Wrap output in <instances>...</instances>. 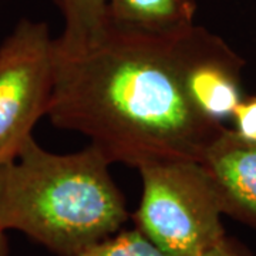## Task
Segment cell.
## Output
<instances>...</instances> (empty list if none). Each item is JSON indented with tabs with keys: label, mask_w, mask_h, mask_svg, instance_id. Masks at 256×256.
Returning a JSON list of instances; mask_svg holds the SVG:
<instances>
[{
	"label": "cell",
	"mask_w": 256,
	"mask_h": 256,
	"mask_svg": "<svg viewBox=\"0 0 256 256\" xmlns=\"http://www.w3.org/2000/svg\"><path fill=\"white\" fill-rule=\"evenodd\" d=\"M138 171L136 228L168 255L201 256L226 238L220 200L201 161H161Z\"/></svg>",
	"instance_id": "obj_3"
},
{
	"label": "cell",
	"mask_w": 256,
	"mask_h": 256,
	"mask_svg": "<svg viewBox=\"0 0 256 256\" xmlns=\"http://www.w3.org/2000/svg\"><path fill=\"white\" fill-rule=\"evenodd\" d=\"M63 18V32L54 47L67 54L97 44L108 32L107 0H53Z\"/></svg>",
	"instance_id": "obj_8"
},
{
	"label": "cell",
	"mask_w": 256,
	"mask_h": 256,
	"mask_svg": "<svg viewBox=\"0 0 256 256\" xmlns=\"http://www.w3.org/2000/svg\"><path fill=\"white\" fill-rule=\"evenodd\" d=\"M245 60L218 34L194 24L185 34L184 86L202 117L224 126L245 97Z\"/></svg>",
	"instance_id": "obj_5"
},
{
	"label": "cell",
	"mask_w": 256,
	"mask_h": 256,
	"mask_svg": "<svg viewBox=\"0 0 256 256\" xmlns=\"http://www.w3.org/2000/svg\"><path fill=\"white\" fill-rule=\"evenodd\" d=\"M230 121L239 137L256 141V94L244 97L235 108Z\"/></svg>",
	"instance_id": "obj_10"
},
{
	"label": "cell",
	"mask_w": 256,
	"mask_h": 256,
	"mask_svg": "<svg viewBox=\"0 0 256 256\" xmlns=\"http://www.w3.org/2000/svg\"><path fill=\"white\" fill-rule=\"evenodd\" d=\"M201 256H248V254L240 248L238 242L226 236L218 245H215Z\"/></svg>",
	"instance_id": "obj_11"
},
{
	"label": "cell",
	"mask_w": 256,
	"mask_h": 256,
	"mask_svg": "<svg viewBox=\"0 0 256 256\" xmlns=\"http://www.w3.org/2000/svg\"><path fill=\"white\" fill-rule=\"evenodd\" d=\"M195 0H107L110 26L150 36H174L195 24Z\"/></svg>",
	"instance_id": "obj_7"
},
{
	"label": "cell",
	"mask_w": 256,
	"mask_h": 256,
	"mask_svg": "<svg viewBox=\"0 0 256 256\" xmlns=\"http://www.w3.org/2000/svg\"><path fill=\"white\" fill-rule=\"evenodd\" d=\"M110 165L92 144L57 154L30 137L0 165V226L24 234L57 256H78L128 220Z\"/></svg>",
	"instance_id": "obj_2"
},
{
	"label": "cell",
	"mask_w": 256,
	"mask_h": 256,
	"mask_svg": "<svg viewBox=\"0 0 256 256\" xmlns=\"http://www.w3.org/2000/svg\"><path fill=\"white\" fill-rule=\"evenodd\" d=\"M54 38L48 24L22 18L0 43V165L18 156L47 116L53 92Z\"/></svg>",
	"instance_id": "obj_4"
},
{
	"label": "cell",
	"mask_w": 256,
	"mask_h": 256,
	"mask_svg": "<svg viewBox=\"0 0 256 256\" xmlns=\"http://www.w3.org/2000/svg\"><path fill=\"white\" fill-rule=\"evenodd\" d=\"M78 256H171L140 229H126L87 248Z\"/></svg>",
	"instance_id": "obj_9"
},
{
	"label": "cell",
	"mask_w": 256,
	"mask_h": 256,
	"mask_svg": "<svg viewBox=\"0 0 256 256\" xmlns=\"http://www.w3.org/2000/svg\"><path fill=\"white\" fill-rule=\"evenodd\" d=\"M188 30L150 36L110 26L84 52L67 54L54 47L50 122L86 136L111 164L138 170L161 161H201L225 126L202 117L186 96Z\"/></svg>",
	"instance_id": "obj_1"
},
{
	"label": "cell",
	"mask_w": 256,
	"mask_h": 256,
	"mask_svg": "<svg viewBox=\"0 0 256 256\" xmlns=\"http://www.w3.org/2000/svg\"><path fill=\"white\" fill-rule=\"evenodd\" d=\"M201 164L214 184L222 214L256 229V141L224 127Z\"/></svg>",
	"instance_id": "obj_6"
},
{
	"label": "cell",
	"mask_w": 256,
	"mask_h": 256,
	"mask_svg": "<svg viewBox=\"0 0 256 256\" xmlns=\"http://www.w3.org/2000/svg\"><path fill=\"white\" fill-rule=\"evenodd\" d=\"M6 234L8 232L0 226V256H9V240Z\"/></svg>",
	"instance_id": "obj_12"
}]
</instances>
